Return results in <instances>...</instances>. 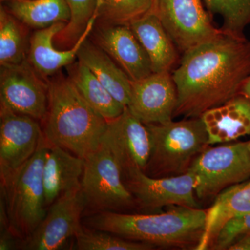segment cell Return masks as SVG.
Segmentation results:
<instances>
[{
	"label": "cell",
	"mask_w": 250,
	"mask_h": 250,
	"mask_svg": "<svg viewBox=\"0 0 250 250\" xmlns=\"http://www.w3.org/2000/svg\"><path fill=\"white\" fill-rule=\"evenodd\" d=\"M223 30V29H222ZM250 75V40L223 33L183 54L172 77L174 117L197 118L239 95Z\"/></svg>",
	"instance_id": "obj_1"
},
{
	"label": "cell",
	"mask_w": 250,
	"mask_h": 250,
	"mask_svg": "<svg viewBox=\"0 0 250 250\" xmlns=\"http://www.w3.org/2000/svg\"><path fill=\"white\" fill-rule=\"evenodd\" d=\"M207 210L171 206L164 213L98 212L85 217L83 225L154 247L197 250L205 233Z\"/></svg>",
	"instance_id": "obj_2"
},
{
	"label": "cell",
	"mask_w": 250,
	"mask_h": 250,
	"mask_svg": "<svg viewBox=\"0 0 250 250\" xmlns=\"http://www.w3.org/2000/svg\"><path fill=\"white\" fill-rule=\"evenodd\" d=\"M48 104L41 122L52 146L85 159L100 146L108 121L87 103L62 70L47 78Z\"/></svg>",
	"instance_id": "obj_3"
},
{
	"label": "cell",
	"mask_w": 250,
	"mask_h": 250,
	"mask_svg": "<svg viewBox=\"0 0 250 250\" xmlns=\"http://www.w3.org/2000/svg\"><path fill=\"white\" fill-rule=\"evenodd\" d=\"M145 125L150 137L151 153L143 172L149 177L187 173L197 156L210 146L200 117Z\"/></svg>",
	"instance_id": "obj_4"
},
{
	"label": "cell",
	"mask_w": 250,
	"mask_h": 250,
	"mask_svg": "<svg viewBox=\"0 0 250 250\" xmlns=\"http://www.w3.org/2000/svg\"><path fill=\"white\" fill-rule=\"evenodd\" d=\"M49 143L44 139L35 154L15 172L1 178L8 225L18 241L25 239L45 218L43 166Z\"/></svg>",
	"instance_id": "obj_5"
},
{
	"label": "cell",
	"mask_w": 250,
	"mask_h": 250,
	"mask_svg": "<svg viewBox=\"0 0 250 250\" xmlns=\"http://www.w3.org/2000/svg\"><path fill=\"white\" fill-rule=\"evenodd\" d=\"M80 190L84 213L88 215L104 211L123 213L136 208L134 197L123 181L121 166L103 139L84 159Z\"/></svg>",
	"instance_id": "obj_6"
},
{
	"label": "cell",
	"mask_w": 250,
	"mask_h": 250,
	"mask_svg": "<svg viewBox=\"0 0 250 250\" xmlns=\"http://www.w3.org/2000/svg\"><path fill=\"white\" fill-rule=\"evenodd\" d=\"M188 171L195 176L199 199L215 197L228 187L250 178L249 141L207 147Z\"/></svg>",
	"instance_id": "obj_7"
},
{
	"label": "cell",
	"mask_w": 250,
	"mask_h": 250,
	"mask_svg": "<svg viewBox=\"0 0 250 250\" xmlns=\"http://www.w3.org/2000/svg\"><path fill=\"white\" fill-rule=\"evenodd\" d=\"M123 178L141 211L153 213L171 206L200 208L195 199V177L189 171L182 175L154 178L134 168L123 171Z\"/></svg>",
	"instance_id": "obj_8"
},
{
	"label": "cell",
	"mask_w": 250,
	"mask_h": 250,
	"mask_svg": "<svg viewBox=\"0 0 250 250\" xmlns=\"http://www.w3.org/2000/svg\"><path fill=\"white\" fill-rule=\"evenodd\" d=\"M152 12L183 54L223 33L213 25L202 0H154Z\"/></svg>",
	"instance_id": "obj_9"
},
{
	"label": "cell",
	"mask_w": 250,
	"mask_h": 250,
	"mask_svg": "<svg viewBox=\"0 0 250 250\" xmlns=\"http://www.w3.org/2000/svg\"><path fill=\"white\" fill-rule=\"evenodd\" d=\"M85 205L80 189L57 199L47 208L45 218L25 239L18 241V250H57L75 237L82 228Z\"/></svg>",
	"instance_id": "obj_10"
},
{
	"label": "cell",
	"mask_w": 250,
	"mask_h": 250,
	"mask_svg": "<svg viewBox=\"0 0 250 250\" xmlns=\"http://www.w3.org/2000/svg\"><path fill=\"white\" fill-rule=\"evenodd\" d=\"M48 104L47 79L27 60L0 68V104L16 113L42 121Z\"/></svg>",
	"instance_id": "obj_11"
},
{
	"label": "cell",
	"mask_w": 250,
	"mask_h": 250,
	"mask_svg": "<svg viewBox=\"0 0 250 250\" xmlns=\"http://www.w3.org/2000/svg\"><path fill=\"white\" fill-rule=\"evenodd\" d=\"M44 139L40 121L0 104V178L27 162Z\"/></svg>",
	"instance_id": "obj_12"
},
{
	"label": "cell",
	"mask_w": 250,
	"mask_h": 250,
	"mask_svg": "<svg viewBox=\"0 0 250 250\" xmlns=\"http://www.w3.org/2000/svg\"><path fill=\"white\" fill-rule=\"evenodd\" d=\"M177 92L170 72H153L149 76L131 80L127 107L144 124L172 121Z\"/></svg>",
	"instance_id": "obj_13"
},
{
	"label": "cell",
	"mask_w": 250,
	"mask_h": 250,
	"mask_svg": "<svg viewBox=\"0 0 250 250\" xmlns=\"http://www.w3.org/2000/svg\"><path fill=\"white\" fill-rule=\"evenodd\" d=\"M89 38L126 74L130 80L153 73L150 60L129 26L95 22Z\"/></svg>",
	"instance_id": "obj_14"
},
{
	"label": "cell",
	"mask_w": 250,
	"mask_h": 250,
	"mask_svg": "<svg viewBox=\"0 0 250 250\" xmlns=\"http://www.w3.org/2000/svg\"><path fill=\"white\" fill-rule=\"evenodd\" d=\"M116 156L122 170H144L151 153V141L146 125L127 107L123 113L108 121L103 138Z\"/></svg>",
	"instance_id": "obj_15"
},
{
	"label": "cell",
	"mask_w": 250,
	"mask_h": 250,
	"mask_svg": "<svg viewBox=\"0 0 250 250\" xmlns=\"http://www.w3.org/2000/svg\"><path fill=\"white\" fill-rule=\"evenodd\" d=\"M96 18V14H95L76 44L71 48L65 50L55 47L54 39L63 29L67 23L59 22L50 27L37 29L30 37L28 62L34 70L46 80L53 76L62 67H66L77 59L79 50L93 30Z\"/></svg>",
	"instance_id": "obj_16"
},
{
	"label": "cell",
	"mask_w": 250,
	"mask_h": 250,
	"mask_svg": "<svg viewBox=\"0 0 250 250\" xmlns=\"http://www.w3.org/2000/svg\"><path fill=\"white\" fill-rule=\"evenodd\" d=\"M83 167L84 159L49 143L42 172L47 209L62 195L81 188Z\"/></svg>",
	"instance_id": "obj_17"
},
{
	"label": "cell",
	"mask_w": 250,
	"mask_h": 250,
	"mask_svg": "<svg viewBox=\"0 0 250 250\" xmlns=\"http://www.w3.org/2000/svg\"><path fill=\"white\" fill-rule=\"evenodd\" d=\"M209 145L233 142L250 135V100L238 95L202 113Z\"/></svg>",
	"instance_id": "obj_18"
},
{
	"label": "cell",
	"mask_w": 250,
	"mask_h": 250,
	"mask_svg": "<svg viewBox=\"0 0 250 250\" xmlns=\"http://www.w3.org/2000/svg\"><path fill=\"white\" fill-rule=\"evenodd\" d=\"M147 53L153 72H171L178 62V49L153 12L129 25Z\"/></svg>",
	"instance_id": "obj_19"
},
{
	"label": "cell",
	"mask_w": 250,
	"mask_h": 250,
	"mask_svg": "<svg viewBox=\"0 0 250 250\" xmlns=\"http://www.w3.org/2000/svg\"><path fill=\"white\" fill-rule=\"evenodd\" d=\"M207 210L205 229L197 250H209L224 224L250 212V178L225 189Z\"/></svg>",
	"instance_id": "obj_20"
},
{
	"label": "cell",
	"mask_w": 250,
	"mask_h": 250,
	"mask_svg": "<svg viewBox=\"0 0 250 250\" xmlns=\"http://www.w3.org/2000/svg\"><path fill=\"white\" fill-rule=\"evenodd\" d=\"M77 59L84 63L104 86L125 107L129 104L131 80L103 49L85 39L77 54Z\"/></svg>",
	"instance_id": "obj_21"
},
{
	"label": "cell",
	"mask_w": 250,
	"mask_h": 250,
	"mask_svg": "<svg viewBox=\"0 0 250 250\" xmlns=\"http://www.w3.org/2000/svg\"><path fill=\"white\" fill-rule=\"evenodd\" d=\"M66 71L81 95L106 121L118 118L124 111V105L111 95L84 63L77 59L67 65Z\"/></svg>",
	"instance_id": "obj_22"
},
{
	"label": "cell",
	"mask_w": 250,
	"mask_h": 250,
	"mask_svg": "<svg viewBox=\"0 0 250 250\" xmlns=\"http://www.w3.org/2000/svg\"><path fill=\"white\" fill-rule=\"evenodd\" d=\"M4 6L27 27L36 29L67 23L71 17L67 0H29L5 3Z\"/></svg>",
	"instance_id": "obj_23"
},
{
	"label": "cell",
	"mask_w": 250,
	"mask_h": 250,
	"mask_svg": "<svg viewBox=\"0 0 250 250\" xmlns=\"http://www.w3.org/2000/svg\"><path fill=\"white\" fill-rule=\"evenodd\" d=\"M26 24L0 6V65H16L27 60L31 36Z\"/></svg>",
	"instance_id": "obj_24"
},
{
	"label": "cell",
	"mask_w": 250,
	"mask_h": 250,
	"mask_svg": "<svg viewBox=\"0 0 250 250\" xmlns=\"http://www.w3.org/2000/svg\"><path fill=\"white\" fill-rule=\"evenodd\" d=\"M154 4V0H98L96 22L129 26L152 12Z\"/></svg>",
	"instance_id": "obj_25"
},
{
	"label": "cell",
	"mask_w": 250,
	"mask_h": 250,
	"mask_svg": "<svg viewBox=\"0 0 250 250\" xmlns=\"http://www.w3.org/2000/svg\"><path fill=\"white\" fill-rule=\"evenodd\" d=\"M67 2L71 17L54 39L55 47L62 50L71 48L76 44L95 16L98 0H67Z\"/></svg>",
	"instance_id": "obj_26"
},
{
	"label": "cell",
	"mask_w": 250,
	"mask_h": 250,
	"mask_svg": "<svg viewBox=\"0 0 250 250\" xmlns=\"http://www.w3.org/2000/svg\"><path fill=\"white\" fill-rule=\"evenodd\" d=\"M79 250H152L147 243L125 239L113 233L86 228L84 225L75 236Z\"/></svg>",
	"instance_id": "obj_27"
},
{
	"label": "cell",
	"mask_w": 250,
	"mask_h": 250,
	"mask_svg": "<svg viewBox=\"0 0 250 250\" xmlns=\"http://www.w3.org/2000/svg\"><path fill=\"white\" fill-rule=\"evenodd\" d=\"M213 14L223 19L222 29L237 36H246L244 31L250 24V0H205Z\"/></svg>",
	"instance_id": "obj_28"
},
{
	"label": "cell",
	"mask_w": 250,
	"mask_h": 250,
	"mask_svg": "<svg viewBox=\"0 0 250 250\" xmlns=\"http://www.w3.org/2000/svg\"><path fill=\"white\" fill-rule=\"evenodd\" d=\"M250 233V212L228 220L218 231L210 250H228L241 237Z\"/></svg>",
	"instance_id": "obj_29"
},
{
	"label": "cell",
	"mask_w": 250,
	"mask_h": 250,
	"mask_svg": "<svg viewBox=\"0 0 250 250\" xmlns=\"http://www.w3.org/2000/svg\"><path fill=\"white\" fill-rule=\"evenodd\" d=\"M228 250H250V233L239 238Z\"/></svg>",
	"instance_id": "obj_30"
},
{
	"label": "cell",
	"mask_w": 250,
	"mask_h": 250,
	"mask_svg": "<svg viewBox=\"0 0 250 250\" xmlns=\"http://www.w3.org/2000/svg\"><path fill=\"white\" fill-rule=\"evenodd\" d=\"M240 95H244L246 98L250 100V75L247 78L246 82L242 85L241 89L240 90Z\"/></svg>",
	"instance_id": "obj_31"
},
{
	"label": "cell",
	"mask_w": 250,
	"mask_h": 250,
	"mask_svg": "<svg viewBox=\"0 0 250 250\" xmlns=\"http://www.w3.org/2000/svg\"><path fill=\"white\" fill-rule=\"evenodd\" d=\"M1 2L7 3V2H17V1H29V0H0Z\"/></svg>",
	"instance_id": "obj_32"
},
{
	"label": "cell",
	"mask_w": 250,
	"mask_h": 250,
	"mask_svg": "<svg viewBox=\"0 0 250 250\" xmlns=\"http://www.w3.org/2000/svg\"><path fill=\"white\" fill-rule=\"evenodd\" d=\"M249 148H250V141H249Z\"/></svg>",
	"instance_id": "obj_33"
}]
</instances>
